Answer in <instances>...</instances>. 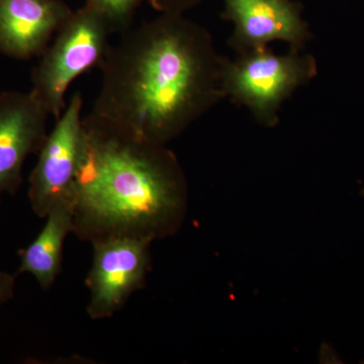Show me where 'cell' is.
<instances>
[{
	"label": "cell",
	"mask_w": 364,
	"mask_h": 364,
	"mask_svg": "<svg viewBox=\"0 0 364 364\" xmlns=\"http://www.w3.org/2000/svg\"><path fill=\"white\" fill-rule=\"evenodd\" d=\"M224 58L205 26L186 14H160L109 46L90 114L166 145L224 100Z\"/></svg>",
	"instance_id": "obj_1"
},
{
	"label": "cell",
	"mask_w": 364,
	"mask_h": 364,
	"mask_svg": "<svg viewBox=\"0 0 364 364\" xmlns=\"http://www.w3.org/2000/svg\"><path fill=\"white\" fill-rule=\"evenodd\" d=\"M186 178L176 155L87 114L76 176L74 232L95 241L111 236L156 239L176 226Z\"/></svg>",
	"instance_id": "obj_2"
},
{
	"label": "cell",
	"mask_w": 364,
	"mask_h": 364,
	"mask_svg": "<svg viewBox=\"0 0 364 364\" xmlns=\"http://www.w3.org/2000/svg\"><path fill=\"white\" fill-rule=\"evenodd\" d=\"M317 73L312 55L293 49L279 55L264 48L235 60L224 58L223 91L225 98L247 109L258 123L274 127L284 102Z\"/></svg>",
	"instance_id": "obj_3"
},
{
	"label": "cell",
	"mask_w": 364,
	"mask_h": 364,
	"mask_svg": "<svg viewBox=\"0 0 364 364\" xmlns=\"http://www.w3.org/2000/svg\"><path fill=\"white\" fill-rule=\"evenodd\" d=\"M112 31L102 14L83 4L61 26L32 73V92L50 117L61 116L76 78L100 67Z\"/></svg>",
	"instance_id": "obj_4"
},
{
	"label": "cell",
	"mask_w": 364,
	"mask_h": 364,
	"mask_svg": "<svg viewBox=\"0 0 364 364\" xmlns=\"http://www.w3.org/2000/svg\"><path fill=\"white\" fill-rule=\"evenodd\" d=\"M83 97L75 93L46 136L30 176L28 198L33 213L46 218L57 203L74 198L83 145Z\"/></svg>",
	"instance_id": "obj_5"
},
{
	"label": "cell",
	"mask_w": 364,
	"mask_h": 364,
	"mask_svg": "<svg viewBox=\"0 0 364 364\" xmlns=\"http://www.w3.org/2000/svg\"><path fill=\"white\" fill-rule=\"evenodd\" d=\"M152 241L136 236H111L92 241V265L86 279L90 294L87 314L92 320L112 317L144 286Z\"/></svg>",
	"instance_id": "obj_6"
},
{
	"label": "cell",
	"mask_w": 364,
	"mask_h": 364,
	"mask_svg": "<svg viewBox=\"0 0 364 364\" xmlns=\"http://www.w3.org/2000/svg\"><path fill=\"white\" fill-rule=\"evenodd\" d=\"M223 18L233 23L230 45L239 55L273 42L303 51L311 38L303 9L294 0H223Z\"/></svg>",
	"instance_id": "obj_7"
},
{
	"label": "cell",
	"mask_w": 364,
	"mask_h": 364,
	"mask_svg": "<svg viewBox=\"0 0 364 364\" xmlns=\"http://www.w3.org/2000/svg\"><path fill=\"white\" fill-rule=\"evenodd\" d=\"M49 117L31 90L0 93V200L18 191L26 158L40 150L48 135Z\"/></svg>",
	"instance_id": "obj_8"
},
{
	"label": "cell",
	"mask_w": 364,
	"mask_h": 364,
	"mask_svg": "<svg viewBox=\"0 0 364 364\" xmlns=\"http://www.w3.org/2000/svg\"><path fill=\"white\" fill-rule=\"evenodd\" d=\"M72 13L63 0H0V54L41 56Z\"/></svg>",
	"instance_id": "obj_9"
},
{
	"label": "cell",
	"mask_w": 364,
	"mask_h": 364,
	"mask_svg": "<svg viewBox=\"0 0 364 364\" xmlns=\"http://www.w3.org/2000/svg\"><path fill=\"white\" fill-rule=\"evenodd\" d=\"M74 198L57 203L46 215L44 227L37 238L18 252V273H30L42 289H50L61 270L64 243L74 231Z\"/></svg>",
	"instance_id": "obj_10"
},
{
	"label": "cell",
	"mask_w": 364,
	"mask_h": 364,
	"mask_svg": "<svg viewBox=\"0 0 364 364\" xmlns=\"http://www.w3.org/2000/svg\"><path fill=\"white\" fill-rule=\"evenodd\" d=\"M143 0H85V6L102 14L112 33L129 30L136 9Z\"/></svg>",
	"instance_id": "obj_11"
},
{
	"label": "cell",
	"mask_w": 364,
	"mask_h": 364,
	"mask_svg": "<svg viewBox=\"0 0 364 364\" xmlns=\"http://www.w3.org/2000/svg\"><path fill=\"white\" fill-rule=\"evenodd\" d=\"M160 14H186L200 6L203 0H147Z\"/></svg>",
	"instance_id": "obj_12"
},
{
	"label": "cell",
	"mask_w": 364,
	"mask_h": 364,
	"mask_svg": "<svg viewBox=\"0 0 364 364\" xmlns=\"http://www.w3.org/2000/svg\"><path fill=\"white\" fill-rule=\"evenodd\" d=\"M16 275L0 270V308L14 298Z\"/></svg>",
	"instance_id": "obj_13"
}]
</instances>
